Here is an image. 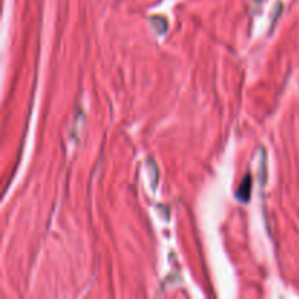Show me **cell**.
Segmentation results:
<instances>
[{"instance_id": "6da1fadb", "label": "cell", "mask_w": 299, "mask_h": 299, "mask_svg": "<svg viewBox=\"0 0 299 299\" xmlns=\"http://www.w3.org/2000/svg\"><path fill=\"white\" fill-rule=\"evenodd\" d=\"M250 193H251V177L247 175L242 179V182H241V185H239V188L237 191V199L241 200V202H248Z\"/></svg>"}]
</instances>
